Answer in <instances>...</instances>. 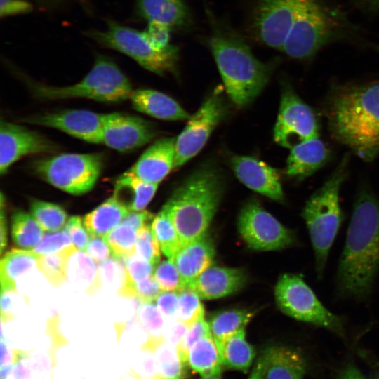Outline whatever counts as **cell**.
<instances>
[{
    "label": "cell",
    "instance_id": "cell-1",
    "mask_svg": "<svg viewBox=\"0 0 379 379\" xmlns=\"http://www.w3.org/2000/svg\"><path fill=\"white\" fill-rule=\"evenodd\" d=\"M379 274V199L361 190L355 199L335 281L338 298L363 302Z\"/></svg>",
    "mask_w": 379,
    "mask_h": 379
},
{
    "label": "cell",
    "instance_id": "cell-2",
    "mask_svg": "<svg viewBox=\"0 0 379 379\" xmlns=\"http://www.w3.org/2000/svg\"><path fill=\"white\" fill-rule=\"evenodd\" d=\"M333 136L366 161L379 154V81L350 86L333 97L328 110Z\"/></svg>",
    "mask_w": 379,
    "mask_h": 379
},
{
    "label": "cell",
    "instance_id": "cell-3",
    "mask_svg": "<svg viewBox=\"0 0 379 379\" xmlns=\"http://www.w3.org/2000/svg\"><path fill=\"white\" fill-rule=\"evenodd\" d=\"M208 43L232 101L239 107L249 105L267 84L276 61H260L239 34L213 19Z\"/></svg>",
    "mask_w": 379,
    "mask_h": 379
},
{
    "label": "cell",
    "instance_id": "cell-4",
    "mask_svg": "<svg viewBox=\"0 0 379 379\" xmlns=\"http://www.w3.org/2000/svg\"><path fill=\"white\" fill-rule=\"evenodd\" d=\"M222 192L220 174L208 165L196 170L173 192L162 209L175 226L182 246L206 232Z\"/></svg>",
    "mask_w": 379,
    "mask_h": 379
},
{
    "label": "cell",
    "instance_id": "cell-5",
    "mask_svg": "<svg viewBox=\"0 0 379 379\" xmlns=\"http://www.w3.org/2000/svg\"><path fill=\"white\" fill-rule=\"evenodd\" d=\"M355 29L345 13L329 0H299L281 51L307 60L327 45L349 39Z\"/></svg>",
    "mask_w": 379,
    "mask_h": 379
},
{
    "label": "cell",
    "instance_id": "cell-6",
    "mask_svg": "<svg viewBox=\"0 0 379 379\" xmlns=\"http://www.w3.org/2000/svg\"><path fill=\"white\" fill-rule=\"evenodd\" d=\"M347 164L348 159L345 157L329 178L310 196L302 211L318 279H321L324 274L330 250L343 220L339 192L347 176Z\"/></svg>",
    "mask_w": 379,
    "mask_h": 379
},
{
    "label": "cell",
    "instance_id": "cell-7",
    "mask_svg": "<svg viewBox=\"0 0 379 379\" xmlns=\"http://www.w3.org/2000/svg\"><path fill=\"white\" fill-rule=\"evenodd\" d=\"M103 30H90L87 35L100 45L120 52L142 67L157 74L175 73L179 58L178 48L170 45L160 48L154 45L145 31L126 27L109 20Z\"/></svg>",
    "mask_w": 379,
    "mask_h": 379
},
{
    "label": "cell",
    "instance_id": "cell-8",
    "mask_svg": "<svg viewBox=\"0 0 379 379\" xmlns=\"http://www.w3.org/2000/svg\"><path fill=\"white\" fill-rule=\"evenodd\" d=\"M128 79L109 58L97 56L91 69L78 83L65 86H37L34 92L46 100L84 98L99 102H118L129 99Z\"/></svg>",
    "mask_w": 379,
    "mask_h": 379
},
{
    "label": "cell",
    "instance_id": "cell-9",
    "mask_svg": "<svg viewBox=\"0 0 379 379\" xmlns=\"http://www.w3.org/2000/svg\"><path fill=\"white\" fill-rule=\"evenodd\" d=\"M274 297L277 305L286 315L325 329L343 340L347 339L343 317L326 308L302 275L282 274L276 284Z\"/></svg>",
    "mask_w": 379,
    "mask_h": 379
},
{
    "label": "cell",
    "instance_id": "cell-10",
    "mask_svg": "<svg viewBox=\"0 0 379 379\" xmlns=\"http://www.w3.org/2000/svg\"><path fill=\"white\" fill-rule=\"evenodd\" d=\"M103 157L99 153H64L37 160L35 172L55 187L73 195L91 191L99 178Z\"/></svg>",
    "mask_w": 379,
    "mask_h": 379
},
{
    "label": "cell",
    "instance_id": "cell-11",
    "mask_svg": "<svg viewBox=\"0 0 379 379\" xmlns=\"http://www.w3.org/2000/svg\"><path fill=\"white\" fill-rule=\"evenodd\" d=\"M238 230L251 248L279 251L297 243L294 232L277 220L257 201L246 204L238 218Z\"/></svg>",
    "mask_w": 379,
    "mask_h": 379
},
{
    "label": "cell",
    "instance_id": "cell-12",
    "mask_svg": "<svg viewBox=\"0 0 379 379\" xmlns=\"http://www.w3.org/2000/svg\"><path fill=\"white\" fill-rule=\"evenodd\" d=\"M318 136L319 126L313 110L298 97L289 84H284L274 128V141L291 149Z\"/></svg>",
    "mask_w": 379,
    "mask_h": 379
},
{
    "label": "cell",
    "instance_id": "cell-13",
    "mask_svg": "<svg viewBox=\"0 0 379 379\" xmlns=\"http://www.w3.org/2000/svg\"><path fill=\"white\" fill-rule=\"evenodd\" d=\"M225 113L222 95L218 91L213 92L190 117L175 138V168L182 166L201 151Z\"/></svg>",
    "mask_w": 379,
    "mask_h": 379
},
{
    "label": "cell",
    "instance_id": "cell-14",
    "mask_svg": "<svg viewBox=\"0 0 379 379\" xmlns=\"http://www.w3.org/2000/svg\"><path fill=\"white\" fill-rule=\"evenodd\" d=\"M299 0H255L250 30L260 43L282 51Z\"/></svg>",
    "mask_w": 379,
    "mask_h": 379
},
{
    "label": "cell",
    "instance_id": "cell-15",
    "mask_svg": "<svg viewBox=\"0 0 379 379\" xmlns=\"http://www.w3.org/2000/svg\"><path fill=\"white\" fill-rule=\"evenodd\" d=\"M156 135L150 122L137 116L119 112L104 114L101 143L121 152L149 142Z\"/></svg>",
    "mask_w": 379,
    "mask_h": 379
},
{
    "label": "cell",
    "instance_id": "cell-16",
    "mask_svg": "<svg viewBox=\"0 0 379 379\" xmlns=\"http://www.w3.org/2000/svg\"><path fill=\"white\" fill-rule=\"evenodd\" d=\"M57 146L37 132L1 121L0 124V173L4 175L22 157L55 152Z\"/></svg>",
    "mask_w": 379,
    "mask_h": 379
},
{
    "label": "cell",
    "instance_id": "cell-17",
    "mask_svg": "<svg viewBox=\"0 0 379 379\" xmlns=\"http://www.w3.org/2000/svg\"><path fill=\"white\" fill-rule=\"evenodd\" d=\"M104 114L84 109L47 113L22 120L35 125L61 131L81 140L101 143Z\"/></svg>",
    "mask_w": 379,
    "mask_h": 379
},
{
    "label": "cell",
    "instance_id": "cell-18",
    "mask_svg": "<svg viewBox=\"0 0 379 379\" xmlns=\"http://www.w3.org/2000/svg\"><path fill=\"white\" fill-rule=\"evenodd\" d=\"M230 165L237 178L245 186L274 201H284L279 175L275 168L248 156H234L230 159Z\"/></svg>",
    "mask_w": 379,
    "mask_h": 379
},
{
    "label": "cell",
    "instance_id": "cell-19",
    "mask_svg": "<svg viewBox=\"0 0 379 379\" xmlns=\"http://www.w3.org/2000/svg\"><path fill=\"white\" fill-rule=\"evenodd\" d=\"M175 138H164L155 141L127 171L149 183L159 185L175 168Z\"/></svg>",
    "mask_w": 379,
    "mask_h": 379
},
{
    "label": "cell",
    "instance_id": "cell-20",
    "mask_svg": "<svg viewBox=\"0 0 379 379\" xmlns=\"http://www.w3.org/2000/svg\"><path fill=\"white\" fill-rule=\"evenodd\" d=\"M247 276L240 268L211 266L188 286L203 300H213L239 291L246 284Z\"/></svg>",
    "mask_w": 379,
    "mask_h": 379
},
{
    "label": "cell",
    "instance_id": "cell-21",
    "mask_svg": "<svg viewBox=\"0 0 379 379\" xmlns=\"http://www.w3.org/2000/svg\"><path fill=\"white\" fill-rule=\"evenodd\" d=\"M263 379H304L307 359L300 350L286 345H272L264 350Z\"/></svg>",
    "mask_w": 379,
    "mask_h": 379
},
{
    "label": "cell",
    "instance_id": "cell-22",
    "mask_svg": "<svg viewBox=\"0 0 379 379\" xmlns=\"http://www.w3.org/2000/svg\"><path fill=\"white\" fill-rule=\"evenodd\" d=\"M136 8L147 22L162 25L171 31L185 30L193 22L185 0H137Z\"/></svg>",
    "mask_w": 379,
    "mask_h": 379
},
{
    "label": "cell",
    "instance_id": "cell-23",
    "mask_svg": "<svg viewBox=\"0 0 379 379\" xmlns=\"http://www.w3.org/2000/svg\"><path fill=\"white\" fill-rule=\"evenodd\" d=\"M214 255L213 241L206 232L181 247L172 260L185 287L211 266Z\"/></svg>",
    "mask_w": 379,
    "mask_h": 379
},
{
    "label": "cell",
    "instance_id": "cell-24",
    "mask_svg": "<svg viewBox=\"0 0 379 379\" xmlns=\"http://www.w3.org/2000/svg\"><path fill=\"white\" fill-rule=\"evenodd\" d=\"M129 99L135 109L157 119L179 121L191 117L174 99L157 91L134 90Z\"/></svg>",
    "mask_w": 379,
    "mask_h": 379
},
{
    "label": "cell",
    "instance_id": "cell-25",
    "mask_svg": "<svg viewBox=\"0 0 379 379\" xmlns=\"http://www.w3.org/2000/svg\"><path fill=\"white\" fill-rule=\"evenodd\" d=\"M328 157V149L318 138L299 143L291 148L286 172L291 177L303 179L321 167Z\"/></svg>",
    "mask_w": 379,
    "mask_h": 379
},
{
    "label": "cell",
    "instance_id": "cell-26",
    "mask_svg": "<svg viewBox=\"0 0 379 379\" xmlns=\"http://www.w3.org/2000/svg\"><path fill=\"white\" fill-rule=\"evenodd\" d=\"M158 185L146 182L126 171L116 180L113 194L129 211H142L154 197Z\"/></svg>",
    "mask_w": 379,
    "mask_h": 379
},
{
    "label": "cell",
    "instance_id": "cell-27",
    "mask_svg": "<svg viewBox=\"0 0 379 379\" xmlns=\"http://www.w3.org/2000/svg\"><path fill=\"white\" fill-rule=\"evenodd\" d=\"M129 211L113 194L86 214L83 222L90 234L103 237L121 223Z\"/></svg>",
    "mask_w": 379,
    "mask_h": 379
},
{
    "label": "cell",
    "instance_id": "cell-28",
    "mask_svg": "<svg viewBox=\"0 0 379 379\" xmlns=\"http://www.w3.org/2000/svg\"><path fill=\"white\" fill-rule=\"evenodd\" d=\"M187 363L201 378L220 376L223 366L212 335L199 340L190 347Z\"/></svg>",
    "mask_w": 379,
    "mask_h": 379
},
{
    "label": "cell",
    "instance_id": "cell-29",
    "mask_svg": "<svg viewBox=\"0 0 379 379\" xmlns=\"http://www.w3.org/2000/svg\"><path fill=\"white\" fill-rule=\"evenodd\" d=\"M245 328L227 338L218 347L223 368L246 373L255 356L253 347L246 340Z\"/></svg>",
    "mask_w": 379,
    "mask_h": 379
},
{
    "label": "cell",
    "instance_id": "cell-30",
    "mask_svg": "<svg viewBox=\"0 0 379 379\" xmlns=\"http://www.w3.org/2000/svg\"><path fill=\"white\" fill-rule=\"evenodd\" d=\"M38 258L32 250L13 248L6 252L0 261L1 292H15L17 279L27 272Z\"/></svg>",
    "mask_w": 379,
    "mask_h": 379
},
{
    "label": "cell",
    "instance_id": "cell-31",
    "mask_svg": "<svg viewBox=\"0 0 379 379\" xmlns=\"http://www.w3.org/2000/svg\"><path fill=\"white\" fill-rule=\"evenodd\" d=\"M253 316V312L251 311L237 309L214 314L208 322L217 347L234 333L246 328Z\"/></svg>",
    "mask_w": 379,
    "mask_h": 379
},
{
    "label": "cell",
    "instance_id": "cell-32",
    "mask_svg": "<svg viewBox=\"0 0 379 379\" xmlns=\"http://www.w3.org/2000/svg\"><path fill=\"white\" fill-rule=\"evenodd\" d=\"M164 317L153 302L140 303L138 317L147 336L142 346L143 351L154 353L159 345L166 342V327Z\"/></svg>",
    "mask_w": 379,
    "mask_h": 379
},
{
    "label": "cell",
    "instance_id": "cell-33",
    "mask_svg": "<svg viewBox=\"0 0 379 379\" xmlns=\"http://www.w3.org/2000/svg\"><path fill=\"white\" fill-rule=\"evenodd\" d=\"M159 379H185L188 363L178 350L164 342L154 352Z\"/></svg>",
    "mask_w": 379,
    "mask_h": 379
},
{
    "label": "cell",
    "instance_id": "cell-34",
    "mask_svg": "<svg viewBox=\"0 0 379 379\" xmlns=\"http://www.w3.org/2000/svg\"><path fill=\"white\" fill-rule=\"evenodd\" d=\"M43 231L32 214L22 211L13 213L11 218V235L18 246L32 250L41 240Z\"/></svg>",
    "mask_w": 379,
    "mask_h": 379
},
{
    "label": "cell",
    "instance_id": "cell-35",
    "mask_svg": "<svg viewBox=\"0 0 379 379\" xmlns=\"http://www.w3.org/2000/svg\"><path fill=\"white\" fill-rule=\"evenodd\" d=\"M151 227L161 251L168 259L173 260L182 245L175 226L163 209L154 217Z\"/></svg>",
    "mask_w": 379,
    "mask_h": 379
},
{
    "label": "cell",
    "instance_id": "cell-36",
    "mask_svg": "<svg viewBox=\"0 0 379 379\" xmlns=\"http://www.w3.org/2000/svg\"><path fill=\"white\" fill-rule=\"evenodd\" d=\"M76 252H60L39 256L36 262L38 270L54 288L62 286L67 280L71 257Z\"/></svg>",
    "mask_w": 379,
    "mask_h": 379
},
{
    "label": "cell",
    "instance_id": "cell-37",
    "mask_svg": "<svg viewBox=\"0 0 379 379\" xmlns=\"http://www.w3.org/2000/svg\"><path fill=\"white\" fill-rule=\"evenodd\" d=\"M74 277L84 286L86 293L92 295L98 292L102 286V275L100 267L84 251H78L74 254Z\"/></svg>",
    "mask_w": 379,
    "mask_h": 379
},
{
    "label": "cell",
    "instance_id": "cell-38",
    "mask_svg": "<svg viewBox=\"0 0 379 379\" xmlns=\"http://www.w3.org/2000/svg\"><path fill=\"white\" fill-rule=\"evenodd\" d=\"M103 237L114 258L124 262L135 254L137 232L129 225L122 222Z\"/></svg>",
    "mask_w": 379,
    "mask_h": 379
},
{
    "label": "cell",
    "instance_id": "cell-39",
    "mask_svg": "<svg viewBox=\"0 0 379 379\" xmlns=\"http://www.w3.org/2000/svg\"><path fill=\"white\" fill-rule=\"evenodd\" d=\"M30 212L43 230L48 232L60 231L67 221L65 211L51 202L34 200L30 205Z\"/></svg>",
    "mask_w": 379,
    "mask_h": 379
},
{
    "label": "cell",
    "instance_id": "cell-40",
    "mask_svg": "<svg viewBox=\"0 0 379 379\" xmlns=\"http://www.w3.org/2000/svg\"><path fill=\"white\" fill-rule=\"evenodd\" d=\"M178 293V317L187 328L204 315V309L199 295L192 288L186 287Z\"/></svg>",
    "mask_w": 379,
    "mask_h": 379
},
{
    "label": "cell",
    "instance_id": "cell-41",
    "mask_svg": "<svg viewBox=\"0 0 379 379\" xmlns=\"http://www.w3.org/2000/svg\"><path fill=\"white\" fill-rule=\"evenodd\" d=\"M32 251L39 257L60 252L77 251L65 230L46 233Z\"/></svg>",
    "mask_w": 379,
    "mask_h": 379
},
{
    "label": "cell",
    "instance_id": "cell-42",
    "mask_svg": "<svg viewBox=\"0 0 379 379\" xmlns=\"http://www.w3.org/2000/svg\"><path fill=\"white\" fill-rule=\"evenodd\" d=\"M149 225H146L137 232L135 255L157 265L160 262L161 248L152 227Z\"/></svg>",
    "mask_w": 379,
    "mask_h": 379
},
{
    "label": "cell",
    "instance_id": "cell-43",
    "mask_svg": "<svg viewBox=\"0 0 379 379\" xmlns=\"http://www.w3.org/2000/svg\"><path fill=\"white\" fill-rule=\"evenodd\" d=\"M154 277L161 291L178 293L186 288L172 260L168 259L159 263L154 269Z\"/></svg>",
    "mask_w": 379,
    "mask_h": 379
},
{
    "label": "cell",
    "instance_id": "cell-44",
    "mask_svg": "<svg viewBox=\"0 0 379 379\" xmlns=\"http://www.w3.org/2000/svg\"><path fill=\"white\" fill-rule=\"evenodd\" d=\"M124 264L125 280L118 290L144 280L154 274L155 265L135 254L124 261Z\"/></svg>",
    "mask_w": 379,
    "mask_h": 379
},
{
    "label": "cell",
    "instance_id": "cell-45",
    "mask_svg": "<svg viewBox=\"0 0 379 379\" xmlns=\"http://www.w3.org/2000/svg\"><path fill=\"white\" fill-rule=\"evenodd\" d=\"M211 335L208 322L204 315L189 327L185 334L180 346L178 348L183 359L187 362V354L190 347L199 340Z\"/></svg>",
    "mask_w": 379,
    "mask_h": 379
},
{
    "label": "cell",
    "instance_id": "cell-46",
    "mask_svg": "<svg viewBox=\"0 0 379 379\" xmlns=\"http://www.w3.org/2000/svg\"><path fill=\"white\" fill-rule=\"evenodd\" d=\"M69 234L74 247L79 251L85 252L90 240L91 234L84 222L79 216L70 217L64 229Z\"/></svg>",
    "mask_w": 379,
    "mask_h": 379
},
{
    "label": "cell",
    "instance_id": "cell-47",
    "mask_svg": "<svg viewBox=\"0 0 379 379\" xmlns=\"http://www.w3.org/2000/svg\"><path fill=\"white\" fill-rule=\"evenodd\" d=\"M98 265L112 257V252L104 237L91 235L85 251Z\"/></svg>",
    "mask_w": 379,
    "mask_h": 379
},
{
    "label": "cell",
    "instance_id": "cell-48",
    "mask_svg": "<svg viewBox=\"0 0 379 379\" xmlns=\"http://www.w3.org/2000/svg\"><path fill=\"white\" fill-rule=\"evenodd\" d=\"M156 302L157 307L165 317L171 319H177L179 305L178 292L162 291Z\"/></svg>",
    "mask_w": 379,
    "mask_h": 379
},
{
    "label": "cell",
    "instance_id": "cell-49",
    "mask_svg": "<svg viewBox=\"0 0 379 379\" xmlns=\"http://www.w3.org/2000/svg\"><path fill=\"white\" fill-rule=\"evenodd\" d=\"M171 32L169 28L154 22H148L145 30L152 43L160 48H166L171 45L169 43Z\"/></svg>",
    "mask_w": 379,
    "mask_h": 379
},
{
    "label": "cell",
    "instance_id": "cell-50",
    "mask_svg": "<svg viewBox=\"0 0 379 379\" xmlns=\"http://www.w3.org/2000/svg\"><path fill=\"white\" fill-rule=\"evenodd\" d=\"M6 379H33L31 365L25 352L22 351L18 359L11 366Z\"/></svg>",
    "mask_w": 379,
    "mask_h": 379
},
{
    "label": "cell",
    "instance_id": "cell-51",
    "mask_svg": "<svg viewBox=\"0 0 379 379\" xmlns=\"http://www.w3.org/2000/svg\"><path fill=\"white\" fill-rule=\"evenodd\" d=\"M32 10V4L28 0H1L0 12L1 17L28 13Z\"/></svg>",
    "mask_w": 379,
    "mask_h": 379
},
{
    "label": "cell",
    "instance_id": "cell-52",
    "mask_svg": "<svg viewBox=\"0 0 379 379\" xmlns=\"http://www.w3.org/2000/svg\"><path fill=\"white\" fill-rule=\"evenodd\" d=\"M154 215L146 211H130L126 217L123 220L132 227L137 232L146 225H149L150 221L154 218Z\"/></svg>",
    "mask_w": 379,
    "mask_h": 379
},
{
    "label": "cell",
    "instance_id": "cell-53",
    "mask_svg": "<svg viewBox=\"0 0 379 379\" xmlns=\"http://www.w3.org/2000/svg\"><path fill=\"white\" fill-rule=\"evenodd\" d=\"M187 330V327L182 322L178 319H174V322L166 328V342L178 349L182 343Z\"/></svg>",
    "mask_w": 379,
    "mask_h": 379
},
{
    "label": "cell",
    "instance_id": "cell-54",
    "mask_svg": "<svg viewBox=\"0 0 379 379\" xmlns=\"http://www.w3.org/2000/svg\"><path fill=\"white\" fill-rule=\"evenodd\" d=\"M22 350L11 347L3 335L1 336V367L12 366L20 355Z\"/></svg>",
    "mask_w": 379,
    "mask_h": 379
},
{
    "label": "cell",
    "instance_id": "cell-55",
    "mask_svg": "<svg viewBox=\"0 0 379 379\" xmlns=\"http://www.w3.org/2000/svg\"><path fill=\"white\" fill-rule=\"evenodd\" d=\"M333 379H368L359 368L352 362L344 364Z\"/></svg>",
    "mask_w": 379,
    "mask_h": 379
},
{
    "label": "cell",
    "instance_id": "cell-56",
    "mask_svg": "<svg viewBox=\"0 0 379 379\" xmlns=\"http://www.w3.org/2000/svg\"><path fill=\"white\" fill-rule=\"evenodd\" d=\"M4 197L3 194H1V217H0V230H1V253L3 252L7 244L6 236V220L4 213Z\"/></svg>",
    "mask_w": 379,
    "mask_h": 379
},
{
    "label": "cell",
    "instance_id": "cell-57",
    "mask_svg": "<svg viewBox=\"0 0 379 379\" xmlns=\"http://www.w3.org/2000/svg\"><path fill=\"white\" fill-rule=\"evenodd\" d=\"M265 370V359L262 354L256 360L253 370L248 379H263Z\"/></svg>",
    "mask_w": 379,
    "mask_h": 379
},
{
    "label": "cell",
    "instance_id": "cell-58",
    "mask_svg": "<svg viewBox=\"0 0 379 379\" xmlns=\"http://www.w3.org/2000/svg\"><path fill=\"white\" fill-rule=\"evenodd\" d=\"M359 6L374 14L379 15V0H354Z\"/></svg>",
    "mask_w": 379,
    "mask_h": 379
},
{
    "label": "cell",
    "instance_id": "cell-59",
    "mask_svg": "<svg viewBox=\"0 0 379 379\" xmlns=\"http://www.w3.org/2000/svg\"><path fill=\"white\" fill-rule=\"evenodd\" d=\"M361 354L363 355V357L368 361V364L370 366L372 371V379H379V364L377 363L374 359L371 358L368 354L366 353L364 351Z\"/></svg>",
    "mask_w": 379,
    "mask_h": 379
},
{
    "label": "cell",
    "instance_id": "cell-60",
    "mask_svg": "<svg viewBox=\"0 0 379 379\" xmlns=\"http://www.w3.org/2000/svg\"><path fill=\"white\" fill-rule=\"evenodd\" d=\"M34 1L40 4H47V5H55V4L64 2L67 0H34Z\"/></svg>",
    "mask_w": 379,
    "mask_h": 379
},
{
    "label": "cell",
    "instance_id": "cell-61",
    "mask_svg": "<svg viewBox=\"0 0 379 379\" xmlns=\"http://www.w3.org/2000/svg\"><path fill=\"white\" fill-rule=\"evenodd\" d=\"M121 379H153V378L142 377L135 372H131L127 377L122 378Z\"/></svg>",
    "mask_w": 379,
    "mask_h": 379
},
{
    "label": "cell",
    "instance_id": "cell-62",
    "mask_svg": "<svg viewBox=\"0 0 379 379\" xmlns=\"http://www.w3.org/2000/svg\"><path fill=\"white\" fill-rule=\"evenodd\" d=\"M201 379H220V376H213L208 378H201Z\"/></svg>",
    "mask_w": 379,
    "mask_h": 379
}]
</instances>
